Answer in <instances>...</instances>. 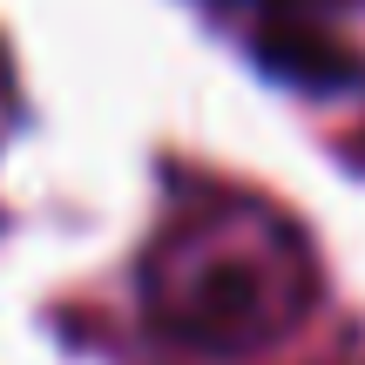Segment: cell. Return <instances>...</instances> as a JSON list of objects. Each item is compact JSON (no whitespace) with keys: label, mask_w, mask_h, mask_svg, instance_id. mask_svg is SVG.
I'll list each match as a JSON object with an SVG mask.
<instances>
[{"label":"cell","mask_w":365,"mask_h":365,"mask_svg":"<svg viewBox=\"0 0 365 365\" xmlns=\"http://www.w3.org/2000/svg\"><path fill=\"white\" fill-rule=\"evenodd\" d=\"M250 277L244 271H223V277H210L203 284V325H223V318H237V312H250Z\"/></svg>","instance_id":"cell-2"},{"label":"cell","mask_w":365,"mask_h":365,"mask_svg":"<svg viewBox=\"0 0 365 365\" xmlns=\"http://www.w3.org/2000/svg\"><path fill=\"white\" fill-rule=\"evenodd\" d=\"M257 54H264V68H277L298 88H345L359 75V61L331 34H318V27H271Z\"/></svg>","instance_id":"cell-1"}]
</instances>
